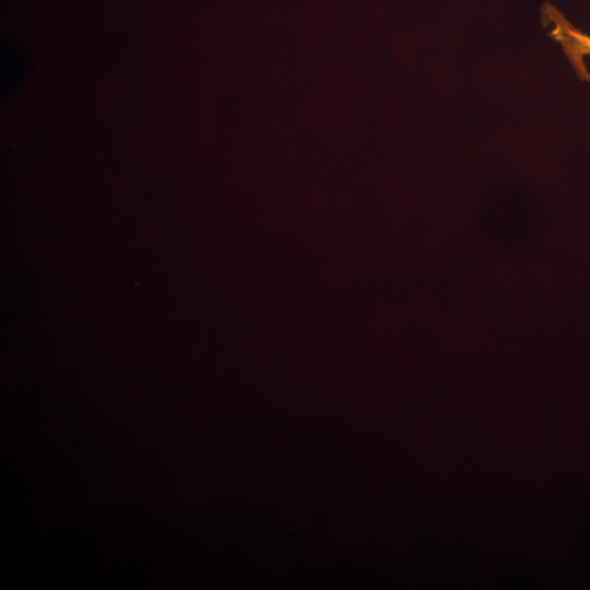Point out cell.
Here are the masks:
<instances>
[{
    "label": "cell",
    "instance_id": "obj_1",
    "mask_svg": "<svg viewBox=\"0 0 590 590\" xmlns=\"http://www.w3.org/2000/svg\"><path fill=\"white\" fill-rule=\"evenodd\" d=\"M542 20L552 38L557 42L576 74L590 83V73L585 64V57L590 56V35L573 25L553 4L542 8Z\"/></svg>",
    "mask_w": 590,
    "mask_h": 590
}]
</instances>
